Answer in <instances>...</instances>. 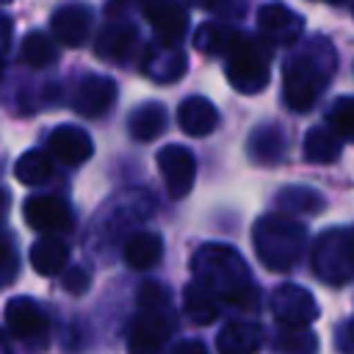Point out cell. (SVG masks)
Instances as JSON below:
<instances>
[{"mask_svg":"<svg viewBox=\"0 0 354 354\" xmlns=\"http://www.w3.org/2000/svg\"><path fill=\"white\" fill-rule=\"evenodd\" d=\"M191 271L199 285H205L218 299L254 310L257 307V288L249 279L246 260L227 243H205L191 257Z\"/></svg>","mask_w":354,"mask_h":354,"instance_id":"obj_1","label":"cell"},{"mask_svg":"<svg viewBox=\"0 0 354 354\" xmlns=\"http://www.w3.org/2000/svg\"><path fill=\"white\" fill-rule=\"evenodd\" d=\"M335 72V50L326 39H310L282 66V97L290 111H310Z\"/></svg>","mask_w":354,"mask_h":354,"instance_id":"obj_2","label":"cell"},{"mask_svg":"<svg viewBox=\"0 0 354 354\" xmlns=\"http://www.w3.org/2000/svg\"><path fill=\"white\" fill-rule=\"evenodd\" d=\"M307 230L290 213H268L254 221L252 243L268 271H290L304 252Z\"/></svg>","mask_w":354,"mask_h":354,"instance_id":"obj_3","label":"cell"},{"mask_svg":"<svg viewBox=\"0 0 354 354\" xmlns=\"http://www.w3.org/2000/svg\"><path fill=\"white\" fill-rule=\"evenodd\" d=\"M224 75L230 86L241 94H257L271 80L268 55L260 47V41L241 36V41L224 55Z\"/></svg>","mask_w":354,"mask_h":354,"instance_id":"obj_4","label":"cell"},{"mask_svg":"<svg viewBox=\"0 0 354 354\" xmlns=\"http://www.w3.org/2000/svg\"><path fill=\"white\" fill-rule=\"evenodd\" d=\"M313 271L329 285L354 279V227L326 230L313 252Z\"/></svg>","mask_w":354,"mask_h":354,"instance_id":"obj_5","label":"cell"},{"mask_svg":"<svg viewBox=\"0 0 354 354\" xmlns=\"http://www.w3.org/2000/svg\"><path fill=\"white\" fill-rule=\"evenodd\" d=\"M171 329H174V315L169 304L138 307V315L127 337V354H163Z\"/></svg>","mask_w":354,"mask_h":354,"instance_id":"obj_6","label":"cell"},{"mask_svg":"<svg viewBox=\"0 0 354 354\" xmlns=\"http://www.w3.org/2000/svg\"><path fill=\"white\" fill-rule=\"evenodd\" d=\"M271 313L279 321V326L304 329L318 318V304L307 288L299 285H279L271 296Z\"/></svg>","mask_w":354,"mask_h":354,"instance_id":"obj_7","label":"cell"},{"mask_svg":"<svg viewBox=\"0 0 354 354\" xmlns=\"http://www.w3.org/2000/svg\"><path fill=\"white\" fill-rule=\"evenodd\" d=\"M155 160H158V169H160V177L166 183L169 196L171 199H183L194 188V177H196L194 155L180 144H166L163 149H158Z\"/></svg>","mask_w":354,"mask_h":354,"instance_id":"obj_8","label":"cell"},{"mask_svg":"<svg viewBox=\"0 0 354 354\" xmlns=\"http://www.w3.org/2000/svg\"><path fill=\"white\" fill-rule=\"evenodd\" d=\"M22 216H25V224L41 235L72 230V210L61 196H50V194L30 196L22 205Z\"/></svg>","mask_w":354,"mask_h":354,"instance_id":"obj_9","label":"cell"},{"mask_svg":"<svg viewBox=\"0 0 354 354\" xmlns=\"http://www.w3.org/2000/svg\"><path fill=\"white\" fill-rule=\"evenodd\" d=\"M6 326L11 329L14 337L39 343L47 337L50 318L39 301H33L30 296H17L6 304Z\"/></svg>","mask_w":354,"mask_h":354,"instance_id":"obj_10","label":"cell"},{"mask_svg":"<svg viewBox=\"0 0 354 354\" xmlns=\"http://www.w3.org/2000/svg\"><path fill=\"white\" fill-rule=\"evenodd\" d=\"M257 28L271 44L285 47V44H293L301 36L304 19L299 14H293L285 3H266L257 11Z\"/></svg>","mask_w":354,"mask_h":354,"instance_id":"obj_11","label":"cell"},{"mask_svg":"<svg viewBox=\"0 0 354 354\" xmlns=\"http://www.w3.org/2000/svg\"><path fill=\"white\" fill-rule=\"evenodd\" d=\"M116 102V83L105 75H86L75 88V111L86 119H97Z\"/></svg>","mask_w":354,"mask_h":354,"instance_id":"obj_12","label":"cell"},{"mask_svg":"<svg viewBox=\"0 0 354 354\" xmlns=\"http://www.w3.org/2000/svg\"><path fill=\"white\" fill-rule=\"evenodd\" d=\"M185 55L177 50V44H149L141 55V72L155 83H174L185 75Z\"/></svg>","mask_w":354,"mask_h":354,"instance_id":"obj_13","label":"cell"},{"mask_svg":"<svg viewBox=\"0 0 354 354\" xmlns=\"http://www.w3.org/2000/svg\"><path fill=\"white\" fill-rule=\"evenodd\" d=\"M47 149L55 160L66 163V166H77V163H86L94 152V144H91V136L77 127V124H61L50 133L47 138Z\"/></svg>","mask_w":354,"mask_h":354,"instance_id":"obj_14","label":"cell"},{"mask_svg":"<svg viewBox=\"0 0 354 354\" xmlns=\"http://www.w3.org/2000/svg\"><path fill=\"white\" fill-rule=\"evenodd\" d=\"M152 30L158 33V41L163 44H180L188 30V11L177 0H155L144 8Z\"/></svg>","mask_w":354,"mask_h":354,"instance_id":"obj_15","label":"cell"},{"mask_svg":"<svg viewBox=\"0 0 354 354\" xmlns=\"http://www.w3.org/2000/svg\"><path fill=\"white\" fill-rule=\"evenodd\" d=\"M50 30L55 36V41H61L64 47H80L91 30V11L83 3L75 6H61L53 17H50Z\"/></svg>","mask_w":354,"mask_h":354,"instance_id":"obj_16","label":"cell"},{"mask_svg":"<svg viewBox=\"0 0 354 354\" xmlns=\"http://www.w3.org/2000/svg\"><path fill=\"white\" fill-rule=\"evenodd\" d=\"M177 124L185 136L202 138V136H210L218 127V111L205 97H188L177 108Z\"/></svg>","mask_w":354,"mask_h":354,"instance_id":"obj_17","label":"cell"},{"mask_svg":"<svg viewBox=\"0 0 354 354\" xmlns=\"http://www.w3.org/2000/svg\"><path fill=\"white\" fill-rule=\"evenodd\" d=\"M263 346V329L252 321H227L216 335L218 354H257Z\"/></svg>","mask_w":354,"mask_h":354,"instance_id":"obj_18","label":"cell"},{"mask_svg":"<svg viewBox=\"0 0 354 354\" xmlns=\"http://www.w3.org/2000/svg\"><path fill=\"white\" fill-rule=\"evenodd\" d=\"M136 41H138V30L136 25L130 22H111L100 30L97 41H94V50L100 58L111 61V64H122L133 50H136Z\"/></svg>","mask_w":354,"mask_h":354,"instance_id":"obj_19","label":"cell"},{"mask_svg":"<svg viewBox=\"0 0 354 354\" xmlns=\"http://www.w3.org/2000/svg\"><path fill=\"white\" fill-rule=\"evenodd\" d=\"M241 30H235L232 25L224 22H202L194 33V47L205 55H227L238 41H241Z\"/></svg>","mask_w":354,"mask_h":354,"instance_id":"obj_20","label":"cell"},{"mask_svg":"<svg viewBox=\"0 0 354 354\" xmlns=\"http://www.w3.org/2000/svg\"><path fill=\"white\" fill-rule=\"evenodd\" d=\"M66 260H69V246L61 238H55V235H44V238H39L30 246V266L41 277L61 274L64 266H66Z\"/></svg>","mask_w":354,"mask_h":354,"instance_id":"obj_21","label":"cell"},{"mask_svg":"<svg viewBox=\"0 0 354 354\" xmlns=\"http://www.w3.org/2000/svg\"><path fill=\"white\" fill-rule=\"evenodd\" d=\"M124 263L133 268V271H147L152 266L160 263V254H163V241L160 235L155 232H136L124 241Z\"/></svg>","mask_w":354,"mask_h":354,"instance_id":"obj_22","label":"cell"},{"mask_svg":"<svg viewBox=\"0 0 354 354\" xmlns=\"http://www.w3.org/2000/svg\"><path fill=\"white\" fill-rule=\"evenodd\" d=\"M163 127H166V108L160 102H144L127 119V130L136 141H155L163 133Z\"/></svg>","mask_w":354,"mask_h":354,"instance_id":"obj_23","label":"cell"},{"mask_svg":"<svg viewBox=\"0 0 354 354\" xmlns=\"http://www.w3.org/2000/svg\"><path fill=\"white\" fill-rule=\"evenodd\" d=\"M249 155L257 163H263V166L282 160V155H285V136H282V130L277 124L254 127L252 136H249Z\"/></svg>","mask_w":354,"mask_h":354,"instance_id":"obj_24","label":"cell"},{"mask_svg":"<svg viewBox=\"0 0 354 354\" xmlns=\"http://www.w3.org/2000/svg\"><path fill=\"white\" fill-rule=\"evenodd\" d=\"M183 310L194 324H210L218 315V296L194 279L183 290Z\"/></svg>","mask_w":354,"mask_h":354,"instance_id":"obj_25","label":"cell"},{"mask_svg":"<svg viewBox=\"0 0 354 354\" xmlns=\"http://www.w3.org/2000/svg\"><path fill=\"white\" fill-rule=\"evenodd\" d=\"M304 158L313 163H335L340 158V136L332 127H310L304 136Z\"/></svg>","mask_w":354,"mask_h":354,"instance_id":"obj_26","label":"cell"},{"mask_svg":"<svg viewBox=\"0 0 354 354\" xmlns=\"http://www.w3.org/2000/svg\"><path fill=\"white\" fill-rule=\"evenodd\" d=\"M324 196L315 191V188H307V185H288L277 194V207L282 213H290V216H299V213H318L324 210Z\"/></svg>","mask_w":354,"mask_h":354,"instance_id":"obj_27","label":"cell"},{"mask_svg":"<svg viewBox=\"0 0 354 354\" xmlns=\"http://www.w3.org/2000/svg\"><path fill=\"white\" fill-rule=\"evenodd\" d=\"M14 174L25 185H44L53 177V158L41 149H28V152L19 155V160L14 166Z\"/></svg>","mask_w":354,"mask_h":354,"instance_id":"obj_28","label":"cell"},{"mask_svg":"<svg viewBox=\"0 0 354 354\" xmlns=\"http://www.w3.org/2000/svg\"><path fill=\"white\" fill-rule=\"evenodd\" d=\"M19 55L28 66L33 69H44L55 61V44L47 33L41 30H30L25 39H22V47H19Z\"/></svg>","mask_w":354,"mask_h":354,"instance_id":"obj_29","label":"cell"},{"mask_svg":"<svg viewBox=\"0 0 354 354\" xmlns=\"http://www.w3.org/2000/svg\"><path fill=\"white\" fill-rule=\"evenodd\" d=\"M274 348L279 354H318V340L310 332V326H304V329L282 326V332L274 340Z\"/></svg>","mask_w":354,"mask_h":354,"instance_id":"obj_30","label":"cell"},{"mask_svg":"<svg viewBox=\"0 0 354 354\" xmlns=\"http://www.w3.org/2000/svg\"><path fill=\"white\" fill-rule=\"evenodd\" d=\"M326 122H329V127H332L340 138L354 141V97H340V100L329 108Z\"/></svg>","mask_w":354,"mask_h":354,"instance_id":"obj_31","label":"cell"},{"mask_svg":"<svg viewBox=\"0 0 354 354\" xmlns=\"http://www.w3.org/2000/svg\"><path fill=\"white\" fill-rule=\"evenodd\" d=\"M14 277H17V252L14 243L6 235H0V288L14 282Z\"/></svg>","mask_w":354,"mask_h":354,"instance_id":"obj_32","label":"cell"},{"mask_svg":"<svg viewBox=\"0 0 354 354\" xmlns=\"http://www.w3.org/2000/svg\"><path fill=\"white\" fill-rule=\"evenodd\" d=\"M61 285H64V290H66V293H75V296H80V293H86V290H88V285H91V277H88V271H86L83 266H72L69 271H64V277H61Z\"/></svg>","mask_w":354,"mask_h":354,"instance_id":"obj_33","label":"cell"},{"mask_svg":"<svg viewBox=\"0 0 354 354\" xmlns=\"http://www.w3.org/2000/svg\"><path fill=\"white\" fill-rule=\"evenodd\" d=\"M199 8L221 14V17H243L246 11V0H194Z\"/></svg>","mask_w":354,"mask_h":354,"instance_id":"obj_34","label":"cell"},{"mask_svg":"<svg viewBox=\"0 0 354 354\" xmlns=\"http://www.w3.org/2000/svg\"><path fill=\"white\" fill-rule=\"evenodd\" d=\"M158 304H169V288H163L160 282H144L138 288V307H158Z\"/></svg>","mask_w":354,"mask_h":354,"instance_id":"obj_35","label":"cell"},{"mask_svg":"<svg viewBox=\"0 0 354 354\" xmlns=\"http://www.w3.org/2000/svg\"><path fill=\"white\" fill-rule=\"evenodd\" d=\"M11 39H14V25H11V19L0 11V55H6V53H8Z\"/></svg>","mask_w":354,"mask_h":354,"instance_id":"obj_36","label":"cell"},{"mask_svg":"<svg viewBox=\"0 0 354 354\" xmlns=\"http://www.w3.org/2000/svg\"><path fill=\"white\" fill-rule=\"evenodd\" d=\"M169 354H207V348H205L202 340H180V343L171 346Z\"/></svg>","mask_w":354,"mask_h":354,"instance_id":"obj_37","label":"cell"},{"mask_svg":"<svg viewBox=\"0 0 354 354\" xmlns=\"http://www.w3.org/2000/svg\"><path fill=\"white\" fill-rule=\"evenodd\" d=\"M8 205H11V196H8L6 188H0V221L8 216Z\"/></svg>","mask_w":354,"mask_h":354,"instance_id":"obj_38","label":"cell"},{"mask_svg":"<svg viewBox=\"0 0 354 354\" xmlns=\"http://www.w3.org/2000/svg\"><path fill=\"white\" fill-rule=\"evenodd\" d=\"M0 354H14V351H11V343H8V337H6L3 329H0Z\"/></svg>","mask_w":354,"mask_h":354,"instance_id":"obj_39","label":"cell"},{"mask_svg":"<svg viewBox=\"0 0 354 354\" xmlns=\"http://www.w3.org/2000/svg\"><path fill=\"white\" fill-rule=\"evenodd\" d=\"M130 3H138L141 8H147V6H149V3H155V0H130Z\"/></svg>","mask_w":354,"mask_h":354,"instance_id":"obj_40","label":"cell"},{"mask_svg":"<svg viewBox=\"0 0 354 354\" xmlns=\"http://www.w3.org/2000/svg\"><path fill=\"white\" fill-rule=\"evenodd\" d=\"M348 335H351V340H354V321H351V326H348Z\"/></svg>","mask_w":354,"mask_h":354,"instance_id":"obj_41","label":"cell"},{"mask_svg":"<svg viewBox=\"0 0 354 354\" xmlns=\"http://www.w3.org/2000/svg\"><path fill=\"white\" fill-rule=\"evenodd\" d=\"M326 3H332V6H337V3H343V0H326Z\"/></svg>","mask_w":354,"mask_h":354,"instance_id":"obj_42","label":"cell"},{"mask_svg":"<svg viewBox=\"0 0 354 354\" xmlns=\"http://www.w3.org/2000/svg\"><path fill=\"white\" fill-rule=\"evenodd\" d=\"M0 77H3V55H0Z\"/></svg>","mask_w":354,"mask_h":354,"instance_id":"obj_43","label":"cell"},{"mask_svg":"<svg viewBox=\"0 0 354 354\" xmlns=\"http://www.w3.org/2000/svg\"><path fill=\"white\" fill-rule=\"evenodd\" d=\"M6 3H11V0H0V6H6Z\"/></svg>","mask_w":354,"mask_h":354,"instance_id":"obj_44","label":"cell"},{"mask_svg":"<svg viewBox=\"0 0 354 354\" xmlns=\"http://www.w3.org/2000/svg\"><path fill=\"white\" fill-rule=\"evenodd\" d=\"M351 11H354V3H351Z\"/></svg>","mask_w":354,"mask_h":354,"instance_id":"obj_45","label":"cell"}]
</instances>
